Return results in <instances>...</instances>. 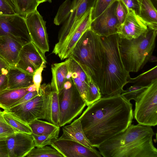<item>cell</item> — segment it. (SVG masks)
Returning <instances> with one entry per match:
<instances>
[{
	"label": "cell",
	"instance_id": "1",
	"mask_svg": "<svg viewBox=\"0 0 157 157\" xmlns=\"http://www.w3.org/2000/svg\"><path fill=\"white\" fill-rule=\"evenodd\" d=\"M132 105L121 94L103 96L87 106L79 117L94 147L124 132L133 118Z\"/></svg>",
	"mask_w": 157,
	"mask_h": 157
},
{
	"label": "cell",
	"instance_id": "2",
	"mask_svg": "<svg viewBox=\"0 0 157 157\" xmlns=\"http://www.w3.org/2000/svg\"><path fill=\"white\" fill-rule=\"evenodd\" d=\"M155 135L151 127L131 124L97 148L103 157H157L153 142Z\"/></svg>",
	"mask_w": 157,
	"mask_h": 157
},
{
	"label": "cell",
	"instance_id": "3",
	"mask_svg": "<svg viewBox=\"0 0 157 157\" xmlns=\"http://www.w3.org/2000/svg\"><path fill=\"white\" fill-rule=\"evenodd\" d=\"M105 51L103 66L99 87L102 96L121 94L128 83L129 72L123 63L117 34L101 37Z\"/></svg>",
	"mask_w": 157,
	"mask_h": 157
},
{
	"label": "cell",
	"instance_id": "4",
	"mask_svg": "<svg viewBox=\"0 0 157 157\" xmlns=\"http://www.w3.org/2000/svg\"><path fill=\"white\" fill-rule=\"evenodd\" d=\"M70 57L76 61L99 87L105 58L101 36L90 28L83 34Z\"/></svg>",
	"mask_w": 157,
	"mask_h": 157
},
{
	"label": "cell",
	"instance_id": "5",
	"mask_svg": "<svg viewBox=\"0 0 157 157\" xmlns=\"http://www.w3.org/2000/svg\"><path fill=\"white\" fill-rule=\"evenodd\" d=\"M157 34V29L148 27L147 30L137 38L131 40L119 38L118 45L121 56L129 73L138 72L149 61L155 48Z\"/></svg>",
	"mask_w": 157,
	"mask_h": 157
},
{
	"label": "cell",
	"instance_id": "6",
	"mask_svg": "<svg viewBox=\"0 0 157 157\" xmlns=\"http://www.w3.org/2000/svg\"><path fill=\"white\" fill-rule=\"evenodd\" d=\"M59 126H63L81 114L86 105L85 101L75 86L72 78L66 80L58 93Z\"/></svg>",
	"mask_w": 157,
	"mask_h": 157
},
{
	"label": "cell",
	"instance_id": "7",
	"mask_svg": "<svg viewBox=\"0 0 157 157\" xmlns=\"http://www.w3.org/2000/svg\"><path fill=\"white\" fill-rule=\"evenodd\" d=\"M133 117L138 124L155 126L157 124V79L147 85L135 101Z\"/></svg>",
	"mask_w": 157,
	"mask_h": 157
},
{
	"label": "cell",
	"instance_id": "8",
	"mask_svg": "<svg viewBox=\"0 0 157 157\" xmlns=\"http://www.w3.org/2000/svg\"><path fill=\"white\" fill-rule=\"evenodd\" d=\"M96 0H73L70 15L62 27L58 40L54 49L60 48L74 31L86 13L94 5Z\"/></svg>",
	"mask_w": 157,
	"mask_h": 157
},
{
	"label": "cell",
	"instance_id": "9",
	"mask_svg": "<svg viewBox=\"0 0 157 157\" xmlns=\"http://www.w3.org/2000/svg\"><path fill=\"white\" fill-rule=\"evenodd\" d=\"M10 37L23 46L32 42L25 18L18 14L0 15V36Z\"/></svg>",
	"mask_w": 157,
	"mask_h": 157
},
{
	"label": "cell",
	"instance_id": "10",
	"mask_svg": "<svg viewBox=\"0 0 157 157\" xmlns=\"http://www.w3.org/2000/svg\"><path fill=\"white\" fill-rule=\"evenodd\" d=\"M4 110L29 124L36 119L45 120V106L43 95Z\"/></svg>",
	"mask_w": 157,
	"mask_h": 157
},
{
	"label": "cell",
	"instance_id": "11",
	"mask_svg": "<svg viewBox=\"0 0 157 157\" xmlns=\"http://www.w3.org/2000/svg\"><path fill=\"white\" fill-rule=\"evenodd\" d=\"M25 18L32 42L45 55L49 49L46 21L37 9Z\"/></svg>",
	"mask_w": 157,
	"mask_h": 157
},
{
	"label": "cell",
	"instance_id": "12",
	"mask_svg": "<svg viewBox=\"0 0 157 157\" xmlns=\"http://www.w3.org/2000/svg\"><path fill=\"white\" fill-rule=\"evenodd\" d=\"M44 62V55L32 42L23 46L16 67L32 75Z\"/></svg>",
	"mask_w": 157,
	"mask_h": 157
},
{
	"label": "cell",
	"instance_id": "13",
	"mask_svg": "<svg viewBox=\"0 0 157 157\" xmlns=\"http://www.w3.org/2000/svg\"><path fill=\"white\" fill-rule=\"evenodd\" d=\"M49 145L60 153L63 157H101L94 147L86 146L75 141L58 138Z\"/></svg>",
	"mask_w": 157,
	"mask_h": 157
},
{
	"label": "cell",
	"instance_id": "14",
	"mask_svg": "<svg viewBox=\"0 0 157 157\" xmlns=\"http://www.w3.org/2000/svg\"><path fill=\"white\" fill-rule=\"evenodd\" d=\"M117 1L92 21L90 29L101 36L107 37L117 34V28L120 25L116 13Z\"/></svg>",
	"mask_w": 157,
	"mask_h": 157
},
{
	"label": "cell",
	"instance_id": "15",
	"mask_svg": "<svg viewBox=\"0 0 157 157\" xmlns=\"http://www.w3.org/2000/svg\"><path fill=\"white\" fill-rule=\"evenodd\" d=\"M124 22L117 28V34L120 38L131 40L138 38L148 29L146 24L135 12L127 10Z\"/></svg>",
	"mask_w": 157,
	"mask_h": 157
},
{
	"label": "cell",
	"instance_id": "16",
	"mask_svg": "<svg viewBox=\"0 0 157 157\" xmlns=\"http://www.w3.org/2000/svg\"><path fill=\"white\" fill-rule=\"evenodd\" d=\"M8 157H25L35 147L32 134L16 132L5 140Z\"/></svg>",
	"mask_w": 157,
	"mask_h": 157
},
{
	"label": "cell",
	"instance_id": "17",
	"mask_svg": "<svg viewBox=\"0 0 157 157\" xmlns=\"http://www.w3.org/2000/svg\"><path fill=\"white\" fill-rule=\"evenodd\" d=\"M39 92L44 97L45 106V120L59 126V105L58 92L50 84L40 85Z\"/></svg>",
	"mask_w": 157,
	"mask_h": 157
},
{
	"label": "cell",
	"instance_id": "18",
	"mask_svg": "<svg viewBox=\"0 0 157 157\" xmlns=\"http://www.w3.org/2000/svg\"><path fill=\"white\" fill-rule=\"evenodd\" d=\"M92 8L86 13L66 43L56 55L61 60L70 57L74 48L80 37L85 31L90 28L92 21Z\"/></svg>",
	"mask_w": 157,
	"mask_h": 157
},
{
	"label": "cell",
	"instance_id": "19",
	"mask_svg": "<svg viewBox=\"0 0 157 157\" xmlns=\"http://www.w3.org/2000/svg\"><path fill=\"white\" fill-rule=\"evenodd\" d=\"M20 43L7 36H0V56L10 66L15 67L23 47Z\"/></svg>",
	"mask_w": 157,
	"mask_h": 157
},
{
	"label": "cell",
	"instance_id": "20",
	"mask_svg": "<svg viewBox=\"0 0 157 157\" xmlns=\"http://www.w3.org/2000/svg\"><path fill=\"white\" fill-rule=\"evenodd\" d=\"M62 129L63 133L59 138L73 140L88 147H94L86 136L79 117L70 124L64 126Z\"/></svg>",
	"mask_w": 157,
	"mask_h": 157
},
{
	"label": "cell",
	"instance_id": "21",
	"mask_svg": "<svg viewBox=\"0 0 157 157\" xmlns=\"http://www.w3.org/2000/svg\"><path fill=\"white\" fill-rule=\"evenodd\" d=\"M8 78L7 89L26 88L34 84L33 75L15 67L10 66L8 73Z\"/></svg>",
	"mask_w": 157,
	"mask_h": 157
},
{
	"label": "cell",
	"instance_id": "22",
	"mask_svg": "<svg viewBox=\"0 0 157 157\" xmlns=\"http://www.w3.org/2000/svg\"><path fill=\"white\" fill-rule=\"evenodd\" d=\"M69 58L70 70L73 82L81 96L86 101L88 82L87 75L76 61L70 57Z\"/></svg>",
	"mask_w": 157,
	"mask_h": 157
},
{
	"label": "cell",
	"instance_id": "23",
	"mask_svg": "<svg viewBox=\"0 0 157 157\" xmlns=\"http://www.w3.org/2000/svg\"><path fill=\"white\" fill-rule=\"evenodd\" d=\"M70 59L64 62L55 63L51 65L52 78L50 86L56 89L58 93L63 89L69 70Z\"/></svg>",
	"mask_w": 157,
	"mask_h": 157
},
{
	"label": "cell",
	"instance_id": "24",
	"mask_svg": "<svg viewBox=\"0 0 157 157\" xmlns=\"http://www.w3.org/2000/svg\"><path fill=\"white\" fill-rule=\"evenodd\" d=\"M138 15L148 27L157 29V12L151 0H139Z\"/></svg>",
	"mask_w": 157,
	"mask_h": 157
},
{
	"label": "cell",
	"instance_id": "25",
	"mask_svg": "<svg viewBox=\"0 0 157 157\" xmlns=\"http://www.w3.org/2000/svg\"><path fill=\"white\" fill-rule=\"evenodd\" d=\"M28 92L27 87L6 89L0 92V108L4 110L9 108Z\"/></svg>",
	"mask_w": 157,
	"mask_h": 157
},
{
	"label": "cell",
	"instance_id": "26",
	"mask_svg": "<svg viewBox=\"0 0 157 157\" xmlns=\"http://www.w3.org/2000/svg\"><path fill=\"white\" fill-rule=\"evenodd\" d=\"M32 134L36 135H47L52 134L58 130L60 127L50 123L36 119L29 124Z\"/></svg>",
	"mask_w": 157,
	"mask_h": 157
},
{
	"label": "cell",
	"instance_id": "27",
	"mask_svg": "<svg viewBox=\"0 0 157 157\" xmlns=\"http://www.w3.org/2000/svg\"><path fill=\"white\" fill-rule=\"evenodd\" d=\"M2 112L3 116L6 122L16 132L32 134V130L28 124L24 123L5 110Z\"/></svg>",
	"mask_w": 157,
	"mask_h": 157
},
{
	"label": "cell",
	"instance_id": "28",
	"mask_svg": "<svg viewBox=\"0 0 157 157\" xmlns=\"http://www.w3.org/2000/svg\"><path fill=\"white\" fill-rule=\"evenodd\" d=\"M157 79V66L133 78L128 79V83L135 85L147 86L154 80Z\"/></svg>",
	"mask_w": 157,
	"mask_h": 157
},
{
	"label": "cell",
	"instance_id": "29",
	"mask_svg": "<svg viewBox=\"0 0 157 157\" xmlns=\"http://www.w3.org/2000/svg\"><path fill=\"white\" fill-rule=\"evenodd\" d=\"M25 157H63V156L59 151L52 147L46 146L40 147H34L28 153Z\"/></svg>",
	"mask_w": 157,
	"mask_h": 157
},
{
	"label": "cell",
	"instance_id": "30",
	"mask_svg": "<svg viewBox=\"0 0 157 157\" xmlns=\"http://www.w3.org/2000/svg\"><path fill=\"white\" fill-rule=\"evenodd\" d=\"M85 72L87 75L88 82L86 101V105L88 106L100 99L102 95L98 85L93 81L90 75Z\"/></svg>",
	"mask_w": 157,
	"mask_h": 157
},
{
	"label": "cell",
	"instance_id": "31",
	"mask_svg": "<svg viewBox=\"0 0 157 157\" xmlns=\"http://www.w3.org/2000/svg\"><path fill=\"white\" fill-rule=\"evenodd\" d=\"M18 10L19 14L24 17L34 10L40 4L37 0H12Z\"/></svg>",
	"mask_w": 157,
	"mask_h": 157
},
{
	"label": "cell",
	"instance_id": "32",
	"mask_svg": "<svg viewBox=\"0 0 157 157\" xmlns=\"http://www.w3.org/2000/svg\"><path fill=\"white\" fill-rule=\"evenodd\" d=\"M72 3L71 0H66L60 5L54 19L55 25H59L69 17L71 10Z\"/></svg>",
	"mask_w": 157,
	"mask_h": 157
},
{
	"label": "cell",
	"instance_id": "33",
	"mask_svg": "<svg viewBox=\"0 0 157 157\" xmlns=\"http://www.w3.org/2000/svg\"><path fill=\"white\" fill-rule=\"evenodd\" d=\"M147 86L134 85L126 90H124L121 94L128 101H130L132 100L136 101Z\"/></svg>",
	"mask_w": 157,
	"mask_h": 157
},
{
	"label": "cell",
	"instance_id": "34",
	"mask_svg": "<svg viewBox=\"0 0 157 157\" xmlns=\"http://www.w3.org/2000/svg\"><path fill=\"white\" fill-rule=\"evenodd\" d=\"M117 0H96L92 10V21L101 14L113 2Z\"/></svg>",
	"mask_w": 157,
	"mask_h": 157
},
{
	"label": "cell",
	"instance_id": "35",
	"mask_svg": "<svg viewBox=\"0 0 157 157\" xmlns=\"http://www.w3.org/2000/svg\"><path fill=\"white\" fill-rule=\"evenodd\" d=\"M60 130L55 132L47 135H39L32 134L35 147H40L49 145L53 140L58 137Z\"/></svg>",
	"mask_w": 157,
	"mask_h": 157
},
{
	"label": "cell",
	"instance_id": "36",
	"mask_svg": "<svg viewBox=\"0 0 157 157\" xmlns=\"http://www.w3.org/2000/svg\"><path fill=\"white\" fill-rule=\"evenodd\" d=\"M16 132L6 122L3 115V112L0 109V140H5Z\"/></svg>",
	"mask_w": 157,
	"mask_h": 157
},
{
	"label": "cell",
	"instance_id": "37",
	"mask_svg": "<svg viewBox=\"0 0 157 157\" xmlns=\"http://www.w3.org/2000/svg\"><path fill=\"white\" fill-rule=\"evenodd\" d=\"M19 14L12 0H0V15Z\"/></svg>",
	"mask_w": 157,
	"mask_h": 157
},
{
	"label": "cell",
	"instance_id": "38",
	"mask_svg": "<svg viewBox=\"0 0 157 157\" xmlns=\"http://www.w3.org/2000/svg\"><path fill=\"white\" fill-rule=\"evenodd\" d=\"M127 11L126 8L120 0H118L116 8V15L120 25L124 21Z\"/></svg>",
	"mask_w": 157,
	"mask_h": 157
},
{
	"label": "cell",
	"instance_id": "39",
	"mask_svg": "<svg viewBox=\"0 0 157 157\" xmlns=\"http://www.w3.org/2000/svg\"><path fill=\"white\" fill-rule=\"evenodd\" d=\"M46 63L45 62L44 63L41 67L35 72L33 75V82L38 94L39 88L42 81V73L44 68L46 67Z\"/></svg>",
	"mask_w": 157,
	"mask_h": 157
},
{
	"label": "cell",
	"instance_id": "40",
	"mask_svg": "<svg viewBox=\"0 0 157 157\" xmlns=\"http://www.w3.org/2000/svg\"><path fill=\"white\" fill-rule=\"evenodd\" d=\"M126 8L127 10L131 9L138 15L139 10V0H120Z\"/></svg>",
	"mask_w": 157,
	"mask_h": 157
},
{
	"label": "cell",
	"instance_id": "41",
	"mask_svg": "<svg viewBox=\"0 0 157 157\" xmlns=\"http://www.w3.org/2000/svg\"><path fill=\"white\" fill-rule=\"evenodd\" d=\"M39 94L38 93L36 90L33 91H29L18 101L12 105L10 108L25 102Z\"/></svg>",
	"mask_w": 157,
	"mask_h": 157
},
{
	"label": "cell",
	"instance_id": "42",
	"mask_svg": "<svg viewBox=\"0 0 157 157\" xmlns=\"http://www.w3.org/2000/svg\"><path fill=\"white\" fill-rule=\"evenodd\" d=\"M9 68L5 69L0 75V92L7 88L8 84V73Z\"/></svg>",
	"mask_w": 157,
	"mask_h": 157
},
{
	"label": "cell",
	"instance_id": "43",
	"mask_svg": "<svg viewBox=\"0 0 157 157\" xmlns=\"http://www.w3.org/2000/svg\"><path fill=\"white\" fill-rule=\"evenodd\" d=\"M0 157H8L5 140H0Z\"/></svg>",
	"mask_w": 157,
	"mask_h": 157
},
{
	"label": "cell",
	"instance_id": "44",
	"mask_svg": "<svg viewBox=\"0 0 157 157\" xmlns=\"http://www.w3.org/2000/svg\"><path fill=\"white\" fill-rule=\"evenodd\" d=\"M9 64L0 56V75L6 69L10 67Z\"/></svg>",
	"mask_w": 157,
	"mask_h": 157
},
{
	"label": "cell",
	"instance_id": "45",
	"mask_svg": "<svg viewBox=\"0 0 157 157\" xmlns=\"http://www.w3.org/2000/svg\"><path fill=\"white\" fill-rule=\"evenodd\" d=\"M27 90L29 92L36 90V87L34 84L28 87Z\"/></svg>",
	"mask_w": 157,
	"mask_h": 157
},
{
	"label": "cell",
	"instance_id": "46",
	"mask_svg": "<svg viewBox=\"0 0 157 157\" xmlns=\"http://www.w3.org/2000/svg\"><path fill=\"white\" fill-rule=\"evenodd\" d=\"M149 61L151 63L156 62L157 61V58L155 56L152 55L150 57Z\"/></svg>",
	"mask_w": 157,
	"mask_h": 157
},
{
	"label": "cell",
	"instance_id": "47",
	"mask_svg": "<svg viewBox=\"0 0 157 157\" xmlns=\"http://www.w3.org/2000/svg\"><path fill=\"white\" fill-rule=\"evenodd\" d=\"M39 4L47 1V0H37Z\"/></svg>",
	"mask_w": 157,
	"mask_h": 157
},
{
	"label": "cell",
	"instance_id": "48",
	"mask_svg": "<svg viewBox=\"0 0 157 157\" xmlns=\"http://www.w3.org/2000/svg\"><path fill=\"white\" fill-rule=\"evenodd\" d=\"M47 1H48L50 3H51L52 2V0H47Z\"/></svg>",
	"mask_w": 157,
	"mask_h": 157
},
{
	"label": "cell",
	"instance_id": "49",
	"mask_svg": "<svg viewBox=\"0 0 157 157\" xmlns=\"http://www.w3.org/2000/svg\"><path fill=\"white\" fill-rule=\"evenodd\" d=\"M154 0V1H155V2H157V0Z\"/></svg>",
	"mask_w": 157,
	"mask_h": 157
}]
</instances>
